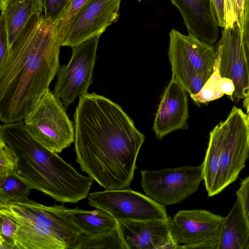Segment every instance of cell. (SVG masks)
I'll return each instance as SVG.
<instances>
[{"label":"cell","mask_w":249,"mask_h":249,"mask_svg":"<svg viewBox=\"0 0 249 249\" xmlns=\"http://www.w3.org/2000/svg\"><path fill=\"white\" fill-rule=\"evenodd\" d=\"M76 161L105 190L129 189L144 136L122 107L96 93L79 97L74 114Z\"/></svg>","instance_id":"1"},{"label":"cell","mask_w":249,"mask_h":249,"mask_svg":"<svg viewBox=\"0 0 249 249\" xmlns=\"http://www.w3.org/2000/svg\"><path fill=\"white\" fill-rule=\"evenodd\" d=\"M61 47L56 23L34 13L0 61V121H22L59 68Z\"/></svg>","instance_id":"2"},{"label":"cell","mask_w":249,"mask_h":249,"mask_svg":"<svg viewBox=\"0 0 249 249\" xmlns=\"http://www.w3.org/2000/svg\"><path fill=\"white\" fill-rule=\"evenodd\" d=\"M0 139L15 155V171L32 189L62 203H76L89 195L94 180L36 140L23 121L1 124Z\"/></svg>","instance_id":"3"},{"label":"cell","mask_w":249,"mask_h":249,"mask_svg":"<svg viewBox=\"0 0 249 249\" xmlns=\"http://www.w3.org/2000/svg\"><path fill=\"white\" fill-rule=\"evenodd\" d=\"M168 55L172 76L190 96L198 93L213 72L215 49L193 35L182 34L175 29L169 33Z\"/></svg>","instance_id":"4"},{"label":"cell","mask_w":249,"mask_h":249,"mask_svg":"<svg viewBox=\"0 0 249 249\" xmlns=\"http://www.w3.org/2000/svg\"><path fill=\"white\" fill-rule=\"evenodd\" d=\"M60 99L49 89L24 119L33 136L57 153L70 146L74 141V124Z\"/></svg>","instance_id":"5"},{"label":"cell","mask_w":249,"mask_h":249,"mask_svg":"<svg viewBox=\"0 0 249 249\" xmlns=\"http://www.w3.org/2000/svg\"><path fill=\"white\" fill-rule=\"evenodd\" d=\"M145 195L164 206L181 202L196 192L203 180L202 164L141 171Z\"/></svg>","instance_id":"6"},{"label":"cell","mask_w":249,"mask_h":249,"mask_svg":"<svg viewBox=\"0 0 249 249\" xmlns=\"http://www.w3.org/2000/svg\"><path fill=\"white\" fill-rule=\"evenodd\" d=\"M100 36L92 37L73 47L69 62L58 70L53 93L61 99L66 108L78 96L88 93L93 82Z\"/></svg>","instance_id":"7"},{"label":"cell","mask_w":249,"mask_h":249,"mask_svg":"<svg viewBox=\"0 0 249 249\" xmlns=\"http://www.w3.org/2000/svg\"><path fill=\"white\" fill-rule=\"evenodd\" d=\"M88 199L90 206L106 211L117 221L168 218L164 205L130 188L92 192Z\"/></svg>","instance_id":"8"},{"label":"cell","mask_w":249,"mask_h":249,"mask_svg":"<svg viewBox=\"0 0 249 249\" xmlns=\"http://www.w3.org/2000/svg\"><path fill=\"white\" fill-rule=\"evenodd\" d=\"M224 217L204 210H182L169 217L178 249H217Z\"/></svg>","instance_id":"9"},{"label":"cell","mask_w":249,"mask_h":249,"mask_svg":"<svg viewBox=\"0 0 249 249\" xmlns=\"http://www.w3.org/2000/svg\"><path fill=\"white\" fill-rule=\"evenodd\" d=\"M226 120L228 131L221 154L216 195L237 179L249 157V126L246 114L234 106Z\"/></svg>","instance_id":"10"},{"label":"cell","mask_w":249,"mask_h":249,"mask_svg":"<svg viewBox=\"0 0 249 249\" xmlns=\"http://www.w3.org/2000/svg\"><path fill=\"white\" fill-rule=\"evenodd\" d=\"M68 209L63 204L47 206L29 198L0 203V211L33 221L60 237L70 249H75L83 234L68 215Z\"/></svg>","instance_id":"11"},{"label":"cell","mask_w":249,"mask_h":249,"mask_svg":"<svg viewBox=\"0 0 249 249\" xmlns=\"http://www.w3.org/2000/svg\"><path fill=\"white\" fill-rule=\"evenodd\" d=\"M215 50L220 54L221 77L232 80L235 91L232 96L239 100L249 96V65L243 40L242 30L236 21L225 27Z\"/></svg>","instance_id":"12"},{"label":"cell","mask_w":249,"mask_h":249,"mask_svg":"<svg viewBox=\"0 0 249 249\" xmlns=\"http://www.w3.org/2000/svg\"><path fill=\"white\" fill-rule=\"evenodd\" d=\"M121 0H89L74 17L61 44L71 48L100 36L120 16Z\"/></svg>","instance_id":"13"},{"label":"cell","mask_w":249,"mask_h":249,"mask_svg":"<svg viewBox=\"0 0 249 249\" xmlns=\"http://www.w3.org/2000/svg\"><path fill=\"white\" fill-rule=\"evenodd\" d=\"M118 229L126 249H178L166 219L119 221Z\"/></svg>","instance_id":"14"},{"label":"cell","mask_w":249,"mask_h":249,"mask_svg":"<svg viewBox=\"0 0 249 249\" xmlns=\"http://www.w3.org/2000/svg\"><path fill=\"white\" fill-rule=\"evenodd\" d=\"M189 117L187 91L174 76L165 89L155 116L153 130L161 140L171 132L187 129Z\"/></svg>","instance_id":"15"},{"label":"cell","mask_w":249,"mask_h":249,"mask_svg":"<svg viewBox=\"0 0 249 249\" xmlns=\"http://www.w3.org/2000/svg\"><path fill=\"white\" fill-rule=\"evenodd\" d=\"M180 12L188 33L213 46L219 36L212 0H171Z\"/></svg>","instance_id":"16"},{"label":"cell","mask_w":249,"mask_h":249,"mask_svg":"<svg viewBox=\"0 0 249 249\" xmlns=\"http://www.w3.org/2000/svg\"><path fill=\"white\" fill-rule=\"evenodd\" d=\"M17 222L14 239L16 249H70L57 235L33 221L2 211Z\"/></svg>","instance_id":"17"},{"label":"cell","mask_w":249,"mask_h":249,"mask_svg":"<svg viewBox=\"0 0 249 249\" xmlns=\"http://www.w3.org/2000/svg\"><path fill=\"white\" fill-rule=\"evenodd\" d=\"M227 131L228 124L225 120L217 124L210 133L208 148L202 163L203 180L209 197L216 195L221 154Z\"/></svg>","instance_id":"18"},{"label":"cell","mask_w":249,"mask_h":249,"mask_svg":"<svg viewBox=\"0 0 249 249\" xmlns=\"http://www.w3.org/2000/svg\"><path fill=\"white\" fill-rule=\"evenodd\" d=\"M0 7L6 21L10 47L32 15L42 14L43 0H0Z\"/></svg>","instance_id":"19"},{"label":"cell","mask_w":249,"mask_h":249,"mask_svg":"<svg viewBox=\"0 0 249 249\" xmlns=\"http://www.w3.org/2000/svg\"><path fill=\"white\" fill-rule=\"evenodd\" d=\"M249 241V229L237 200L224 217L217 249H246Z\"/></svg>","instance_id":"20"},{"label":"cell","mask_w":249,"mask_h":249,"mask_svg":"<svg viewBox=\"0 0 249 249\" xmlns=\"http://www.w3.org/2000/svg\"><path fill=\"white\" fill-rule=\"evenodd\" d=\"M67 212L69 217L85 235L101 234L118 228V221L107 212L100 209L89 211L76 207L68 209Z\"/></svg>","instance_id":"21"},{"label":"cell","mask_w":249,"mask_h":249,"mask_svg":"<svg viewBox=\"0 0 249 249\" xmlns=\"http://www.w3.org/2000/svg\"><path fill=\"white\" fill-rule=\"evenodd\" d=\"M32 190L14 170L0 175V203L22 201Z\"/></svg>","instance_id":"22"},{"label":"cell","mask_w":249,"mask_h":249,"mask_svg":"<svg viewBox=\"0 0 249 249\" xmlns=\"http://www.w3.org/2000/svg\"><path fill=\"white\" fill-rule=\"evenodd\" d=\"M126 249L118 229L101 234H83L75 249Z\"/></svg>","instance_id":"23"},{"label":"cell","mask_w":249,"mask_h":249,"mask_svg":"<svg viewBox=\"0 0 249 249\" xmlns=\"http://www.w3.org/2000/svg\"><path fill=\"white\" fill-rule=\"evenodd\" d=\"M216 58L213 71L201 90L190 97L196 104H206L220 98L224 95L220 89L221 76L220 73V58L219 53L215 50Z\"/></svg>","instance_id":"24"},{"label":"cell","mask_w":249,"mask_h":249,"mask_svg":"<svg viewBox=\"0 0 249 249\" xmlns=\"http://www.w3.org/2000/svg\"><path fill=\"white\" fill-rule=\"evenodd\" d=\"M88 0H69L61 16L56 23L57 34L61 46L75 14Z\"/></svg>","instance_id":"25"},{"label":"cell","mask_w":249,"mask_h":249,"mask_svg":"<svg viewBox=\"0 0 249 249\" xmlns=\"http://www.w3.org/2000/svg\"><path fill=\"white\" fill-rule=\"evenodd\" d=\"M0 238L15 245L17 222L13 217L0 211ZM16 249V247H15Z\"/></svg>","instance_id":"26"},{"label":"cell","mask_w":249,"mask_h":249,"mask_svg":"<svg viewBox=\"0 0 249 249\" xmlns=\"http://www.w3.org/2000/svg\"><path fill=\"white\" fill-rule=\"evenodd\" d=\"M17 159L12 149L0 139V175L9 171L15 170Z\"/></svg>","instance_id":"27"},{"label":"cell","mask_w":249,"mask_h":249,"mask_svg":"<svg viewBox=\"0 0 249 249\" xmlns=\"http://www.w3.org/2000/svg\"><path fill=\"white\" fill-rule=\"evenodd\" d=\"M69 0H43L44 16L56 23L64 11Z\"/></svg>","instance_id":"28"},{"label":"cell","mask_w":249,"mask_h":249,"mask_svg":"<svg viewBox=\"0 0 249 249\" xmlns=\"http://www.w3.org/2000/svg\"><path fill=\"white\" fill-rule=\"evenodd\" d=\"M243 217L249 229V176L243 180L236 191Z\"/></svg>","instance_id":"29"},{"label":"cell","mask_w":249,"mask_h":249,"mask_svg":"<svg viewBox=\"0 0 249 249\" xmlns=\"http://www.w3.org/2000/svg\"><path fill=\"white\" fill-rule=\"evenodd\" d=\"M242 35L249 65V0H244V2Z\"/></svg>","instance_id":"30"},{"label":"cell","mask_w":249,"mask_h":249,"mask_svg":"<svg viewBox=\"0 0 249 249\" xmlns=\"http://www.w3.org/2000/svg\"><path fill=\"white\" fill-rule=\"evenodd\" d=\"M9 39L6 24L4 16L0 18V61L5 56L9 50Z\"/></svg>","instance_id":"31"},{"label":"cell","mask_w":249,"mask_h":249,"mask_svg":"<svg viewBox=\"0 0 249 249\" xmlns=\"http://www.w3.org/2000/svg\"><path fill=\"white\" fill-rule=\"evenodd\" d=\"M217 24L225 27V0H212Z\"/></svg>","instance_id":"32"},{"label":"cell","mask_w":249,"mask_h":249,"mask_svg":"<svg viewBox=\"0 0 249 249\" xmlns=\"http://www.w3.org/2000/svg\"><path fill=\"white\" fill-rule=\"evenodd\" d=\"M221 91L229 96L232 101V96L235 91V86L232 80L229 78L222 77L220 83Z\"/></svg>","instance_id":"33"},{"label":"cell","mask_w":249,"mask_h":249,"mask_svg":"<svg viewBox=\"0 0 249 249\" xmlns=\"http://www.w3.org/2000/svg\"><path fill=\"white\" fill-rule=\"evenodd\" d=\"M235 1L236 21L241 29H242L244 0H235Z\"/></svg>","instance_id":"34"},{"label":"cell","mask_w":249,"mask_h":249,"mask_svg":"<svg viewBox=\"0 0 249 249\" xmlns=\"http://www.w3.org/2000/svg\"><path fill=\"white\" fill-rule=\"evenodd\" d=\"M243 105L246 110L247 121L249 126V96L245 98L243 101Z\"/></svg>","instance_id":"35"},{"label":"cell","mask_w":249,"mask_h":249,"mask_svg":"<svg viewBox=\"0 0 249 249\" xmlns=\"http://www.w3.org/2000/svg\"><path fill=\"white\" fill-rule=\"evenodd\" d=\"M246 249H249V243L246 247Z\"/></svg>","instance_id":"36"},{"label":"cell","mask_w":249,"mask_h":249,"mask_svg":"<svg viewBox=\"0 0 249 249\" xmlns=\"http://www.w3.org/2000/svg\"><path fill=\"white\" fill-rule=\"evenodd\" d=\"M138 0V1H141L142 0Z\"/></svg>","instance_id":"37"}]
</instances>
